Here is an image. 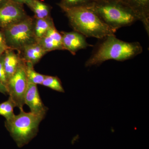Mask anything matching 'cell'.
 <instances>
[{"label":"cell","instance_id":"obj_1","mask_svg":"<svg viewBox=\"0 0 149 149\" xmlns=\"http://www.w3.org/2000/svg\"><path fill=\"white\" fill-rule=\"evenodd\" d=\"M92 54L85 62V66H99L110 60L124 61L142 53L143 47L138 42H127L111 35L101 39Z\"/></svg>","mask_w":149,"mask_h":149},{"label":"cell","instance_id":"obj_2","mask_svg":"<svg viewBox=\"0 0 149 149\" xmlns=\"http://www.w3.org/2000/svg\"><path fill=\"white\" fill-rule=\"evenodd\" d=\"M71 27L86 37L101 39L115 32L106 25L89 6L61 9Z\"/></svg>","mask_w":149,"mask_h":149},{"label":"cell","instance_id":"obj_3","mask_svg":"<svg viewBox=\"0 0 149 149\" xmlns=\"http://www.w3.org/2000/svg\"><path fill=\"white\" fill-rule=\"evenodd\" d=\"M88 6L115 32L139 21L133 11L120 0H97Z\"/></svg>","mask_w":149,"mask_h":149},{"label":"cell","instance_id":"obj_4","mask_svg":"<svg viewBox=\"0 0 149 149\" xmlns=\"http://www.w3.org/2000/svg\"><path fill=\"white\" fill-rule=\"evenodd\" d=\"M45 116L24 110L5 121L6 128L19 148L27 145L37 136Z\"/></svg>","mask_w":149,"mask_h":149},{"label":"cell","instance_id":"obj_5","mask_svg":"<svg viewBox=\"0 0 149 149\" xmlns=\"http://www.w3.org/2000/svg\"><path fill=\"white\" fill-rule=\"evenodd\" d=\"M35 18L28 16L16 24L3 29L7 45L20 53L25 47L37 42L34 25Z\"/></svg>","mask_w":149,"mask_h":149},{"label":"cell","instance_id":"obj_6","mask_svg":"<svg viewBox=\"0 0 149 149\" xmlns=\"http://www.w3.org/2000/svg\"><path fill=\"white\" fill-rule=\"evenodd\" d=\"M28 81L26 76V63L22 59L14 74L8 80L6 85L8 94L20 111H23L24 97Z\"/></svg>","mask_w":149,"mask_h":149},{"label":"cell","instance_id":"obj_7","mask_svg":"<svg viewBox=\"0 0 149 149\" xmlns=\"http://www.w3.org/2000/svg\"><path fill=\"white\" fill-rule=\"evenodd\" d=\"M24 5L9 0L0 8V27L2 29L19 22L28 15Z\"/></svg>","mask_w":149,"mask_h":149},{"label":"cell","instance_id":"obj_8","mask_svg":"<svg viewBox=\"0 0 149 149\" xmlns=\"http://www.w3.org/2000/svg\"><path fill=\"white\" fill-rule=\"evenodd\" d=\"M24 102L29 107L31 113L45 116L48 108L41 100L37 85L28 82Z\"/></svg>","mask_w":149,"mask_h":149},{"label":"cell","instance_id":"obj_9","mask_svg":"<svg viewBox=\"0 0 149 149\" xmlns=\"http://www.w3.org/2000/svg\"><path fill=\"white\" fill-rule=\"evenodd\" d=\"M62 38V44L64 50L69 51L73 55L80 50L92 47L88 43L86 37L79 32H60Z\"/></svg>","mask_w":149,"mask_h":149},{"label":"cell","instance_id":"obj_10","mask_svg":"<svg viewBox=\"0 0 149 149\" xmlns=\"http://www.w3.org/2000/svg\"><path fill=\"white\" fill-rule=\"evenodd\" d=\"M132 10L142 22L149 35V0H120Z\"/></svg>","mask_w":149,"mask_h":149},{"label":"cell","instance_id":"obj_11","mask_svg":"<svg viewBox=\"0 0 149 149\" xmlns=\"http://www.w3.org/2000/svg\"><path fill=\"white\" fill-rule=\"evenodd\" d=\"M37 42L47 53L57 50H64L61 34L56 29L55 25L51 27Z\"/></svg>","mask_w":149,"mask_h":149},{"label":"cell","instance_id":"obj_12","mask_svg":"<svg viewBox=\"0 0 149 149\" xmlns=\"http://www.w3.org/2000/svg\"><path fill=\"white\" fill-rule=\"evenodd\" d=\"M15 50L9 49L3 54V64L8 80L13 76L22 61L20 54L16 53Z\"/></svg>","mask_w":149,"mask_h":149},{"label":"cell","instance_id":"obj_13","mask_svg":"<svg viewBox=\"0 0 149 149\" xmlns=\"http://www.w3.org/2000/svg\"><path fill=\"white\" fill-rule=\"evenodd\" d=\"M47 53V52L37 42L25 47L19 54L25 62L35 65Z\"/></svg>","mask_w":149,"mask_h":149},{"label":"cell","instance_id":"obj_14","mask_svg":"<svg viewBox=\"0 0 149 149\" xmlns=\"http://www.w3.org/2000/svg\"><path fill=\"white\" fill-rule=\"evenodd\" d=\"M24 4L34 13L35 19L45 18L51 16L50 6L40 0H26Z\"/></svg>","mask_w":149,"mask_h":149},{"label":"cell","instance_id":"obj_15","mask_svg":"<svg viewBox=\"0 0 149 149\" xmlns=\"http://www.w3.org/2000/svg\"><path fill=\"white\" fill-rule=\"evenodd\" d=\"M35 19L34 30L38 41L51 27L54 25V24L51 16L45 18Z\"/></svg>","mask_w":149,"mask_h":149},{"label":"cell","instance_id":"obj_16","mask_svg":"<svg viewBox=\"0 0 149 149\" xmlns=\"http://www.w3.org/2000/svg\"><path fill=\"white\" fill-rule=\"evenodd\" d=\"M26 63V73L27 81L35 85H42L46 75L41 74L35 71L34 65L29 63Z\"/></svg>","mask_w":149,"mask_h":149},{"label":"cell","instance_id":"obj_17","mask_svg":"<svg viewBox=\"0 0 149 149\" xmlns=\"http://www.w3.org/2000/svg\"><path fill=\"white\" fill-rule=\"evenodd\" d=\"M42 85L57 92L65 93L64 89L63 87L61 81L57 76L46 75Z\"/></svg>","mask_w":149,"mask_h":149},{"label":"cell","instance_id":"obj_18","mask_svg":"<svg viewBox=\"0 0 149 149\" xmlns=\"http://www.w3.org/2000/svg\"><path fill=\"white\" fill-rule=\"evenodd\" d=\"M97 0H61L58 5L61 9L86 7L91 5Z\"/></svg>","mask_w":149,"mask_h":149},{"label":"cell","instance_id":"obj_19","mask_svg":"<svg viewBox=\"0 0 149 149\" xmlns=\"http://www.w3.org/2000/svg\"><path fill=\"white\" fill-rule=\"evenodd\" d=\"M15 104L10 98L6 101L0 104V115L5 118L6 120H9L15 115L14 113V108Z\"/></svg>","mask_w":149,"mask_h":149},{"label":"cell","instance_id":"obj_20","mask_svg":"<svg viewBox=\"0 0 149 149\" xmlns=\"http://www.w3.org/2000/svg\"><path fill=\"white\" fill-rule=\"evenodd\" d=\"M3 54L0 58V80L6 87L8 79L6 74L5 69L4 66Z\"/></svg>","mask_w":149,"mask_h":149},{"label":"cell","instance_id":"obj_21","mask_svg":"<svg viewBox=\"0 0 149 149\" xmlns=\"http://www.w3.org/2000/svg\"><path fill=\"white\" fill-rule=\"evenodd\" d=\"M0 47L4 48L6 50L9 49L7 45L3 33V32H1V31H0Z\"/></svg>","mask_w":149,"mask_h":149},{"label":"cell","instance_id":"obj_22","mask_svg":"<svg viewBox=\"0 0 149 149\" xmlns=\"http://www.w3.org/2000/svg\"><path fill=\"white\" fill-rule=\"evenodd\" d=\"M0 93L4 94V95L8 94L6 87L2 83L1 80H0Z\"/></svg>","mask_w":149,"mask_h":149},{"label":"cell","instance_id":"obj_23","mask_svg":"<svg viewBox=\"0 0 149 149\" xmlns=\"http://www.w3.org/2000/svg\"><path fill=\"white\" fill-rule=\"evenodd\" d=\"M9 0H0V8L6 4Z\"/></svg>","mask_w":149,"mask_h":149},{"label":"cell","instance_id":"obj_24","mask_svg":"<svg viewBox=\"0 0 149 149\" xmlns=\"http://www.w3.org/2000/svg\"><path fill=\"white\" fill-rule=\"evenodd\" d=\"M13 1L17 3H19L24 5L25 4L26 0H13Z\"/></svg>","mask_w":149,"mask_h":149},{"label":"cell","instance_id":"obj_25","mask_svg":"<svg viewBox=\"0 0 149 149\" xmlns=\"http://www.w3.org/2000/svg\"><path fill=\"white\" fill-rule=\"evenodd\" d=\"M6 50V49L0 47V58L3 55V54H4V53L5 52Z\"/></svg>","mask_w":149,"mask_h":149}]
</instances>
